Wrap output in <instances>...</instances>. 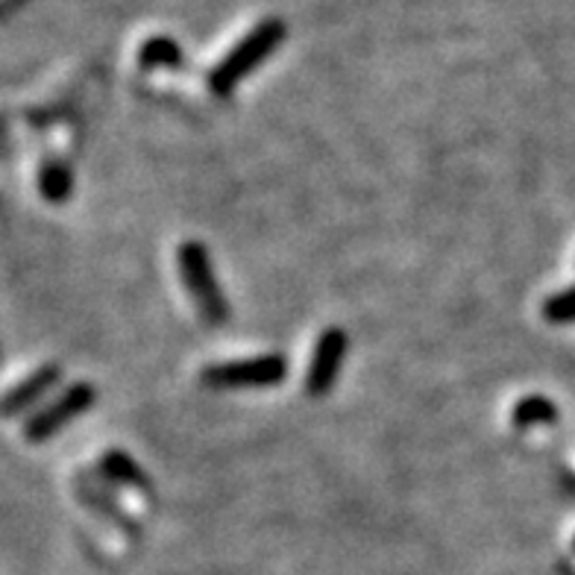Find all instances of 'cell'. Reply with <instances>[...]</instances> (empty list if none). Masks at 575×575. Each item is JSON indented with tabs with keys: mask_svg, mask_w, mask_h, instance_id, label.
Here are the masks:
<instances>
[{
	"mask_svg": "<svg viewBox=\"0 0 575 575\" xmlns=\"http://www.w3.org/2000/svg\"><path fill=\"white\" fill-rule=\"evenodd\" d=\"M176 261H179L183 283L188 294H192L194 306L201 309V315L209 324H224L226 317H229V306H226L224 291H220L215 270H212L209 250L201 242H185L179 253H176Z\"/></svg>",
	"mask_w": 575,
	"mask_h": 575,
	"instance_id": "cell-1",
	"label": "cell"
},
{
	"mask_svg": "<svg viewBox=\"0 0 575 575\" xmlns=\"http://www.w3.org/2000/svg\"><path fill=\"white\" fill-rule=\"evenodd\" d=\"M288 376V361L279 352H267V356H256V359H235L220 361V364H209L203 370L201 382L206 388H270L279 384Z\"/></svg>",
	"mask_w": 575,
	"mask_h": 575,
	"instance_id": "cell-2",
	"label": "cell"
},
{
	"mask_svg": "<svg viewBox=\"0 0 575 575\" xmlns=\"http://www.w3.org/2000/svg\"><path fill=\"white\" fill-rule=\"evenodd\" d=\"M279 42H283V24H276V21H267L259 30H253V33L247 35L215 71H212V92L226 97V94L233 92L238 80H244L253 68L259 65L261 59L274 53V48Z\"/></svg>",
	"mask_w": 575,
	"mask_h": 575,
	"instance_id": "cell-3",
	"label": "cell"
},
{
	"mask_svg": "<svg viewBox=\"0 0 575 575\" xmlns=\"http://www.w3.org/2000/svg\"><path fill=\"white\" fill-rule=\"evenodd\" d=\"M347 350H350V338L343 329L332 326L326 329L315 343V352H311L309 373H306V391L311 397H326L332 391L338 376H341L343 359H347Z\"/></svg>",
	"mask_w": 575,
	"mask_h": 575,
	"instance_id": "cell-4",
	"label": "cell"
},
{
	"mask_svg": "<svg viewBox=\"0 0 575 575\" xmlns=\"http://www.w3.org/2000/svg\"><path fill=\"white\" fill-rule=\"evenodd\" d=\"M94 388L89 382H80L74 388H68L62 397H57V402H51L42 414H35L30 423H27V438L30 441H44V438H51L57 434L62 425H68L71 420H76L80 414L94 405Z\"/></svg>",
	"mask_w": 575,
	"mask_h": 575,
	"instance_id": "cell-5",
	"label": "cell"
},
{
	"mask_svg": "<svg viewBox=\"0 0 575 575\" xmlns=\"http://www.w3.org/2000/svg\"><path fill=\"white\" fill-rule=\"evenodd\" d=\"M59 367H44V370H39V373H33L30 379H27L21 388H16V391L9 393L7 400H3V411H9V414H16V411L27 409V405H33L39 397H42L51 384L59 382Z\"/></svg>",
	"mask_w": 575,
	"mask_h": 575,
	"instance_id": "cell-6",
	"label": "cell"
},
{
	"mask_svg": "<svg viewBox=\"0 0 575 575\" xmlns=\"http://www.w3.org/2000/svg\"><path fill=\"white\" fill-rule=\"evenodd\" d=\"M511 420L517 429H534V425H552L558 420V405L541 393H532V397H523V400L514 405L511 411Z\"/></svg>",
	"mask_w": 575,
	"mask_h": 575,
	"instance_id": "cell-7",
	"label": "cell"
},
{
	"mask_svg": "<svg viewBox=\"0 0 575 575\" xmlns=\"http://www.w3.org/2000/svg\"><path fill=\"white\" fill-rule=\"evenodd\" d=\"M103 473L112 479V482H121V484H138V487H151V482H147V475L142 473V468L135 464L126 452H106L103 455V464H101Z\"/></svg>",
	"mask_w": 575,
	"mask_h": 575,
	"instance_id": "cell-8",
	"label": "cell"
},
{
	"mask_svg": "<svg viewBox=\"0 0 575 575\" xmlns=\"http://www.w3.org/2000/svg\"><path fill=\"white\" fill-rule=\"evenodd\" d=\"M42 194L53 203L65 201L71 194V171L62 162H48L42 167Z\"/></svg>",
	"mask_w": 575,
	"mask_h": 575,
	"instance_id": "cell-9",
	"label": "cell"
},
{
	"mask_svg": "<svg viewBox=\"0 0 575 575\" xmlns=\"http://www.w3.org/2000/svg\"><path fill=\"white\" fill-rule=\"evenodd\" d=\"M543 317L555 326L564 324H575V285L567 288V291L555 294L550 300L543 302Z\"/></svg>",
	"mask_w": 575,
	"mask_h": 575,
	"instance_id": "cell-10",
	"label": "cell"
},
{
	"mask_svg": "<svg viewBox=\"0 0 575 575\" xmlns=\"http://www.w3.org/2000/svg\"><path fill=\"white\" fill-rule=\"evenodd\" d=\"M179 62V48L167 39L147 42L142 51V65H176Z\"/></svg>",
	"mask_w": 575,
	"mask_h": 575,
	"instance_id": "cell-11",
	"label": "cell"
}]
</instances>
